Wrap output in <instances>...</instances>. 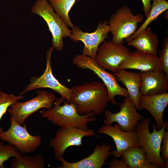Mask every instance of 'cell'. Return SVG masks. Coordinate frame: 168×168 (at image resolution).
<instances>
[{
  "label": "cell",
  "mask_w": 168,
  "mask_h": 168,
  "mask_svg": "<svg viewBox=\"0 0 168 168\" xmlns=\"http://www.w3.org/2000/svg\"><path fill=\"white\" fill-rule=\"evenodd\" d=\"M131 52L130 49L123 44H115L111 40L105 41L98 48L95 59L102 68L114 73L119 70L120 66Z\"/></svg>",
  "instance_id": "obj_10"
},
{
  "label": "cell",
  "mask_w": 168,
  "mask_h": 168,
  "mask_svg": "<svg viewBox=\"0 0 168 168\" xmlns=\"http://www.w3.org/2000/svg\"><path fill=\"white\" fill-rule=\"evenodd\" d=\"M55 12L63 20L68 27L74 25L69 16V12L76 0H48Z\"/></svg>",
  "instance_id": "obj_24"
},
{
  "label": "cell",
  "mask_w": 168,
  "mask_h": 168,
  "mask_svg": "<svg viewBox=\"0 0 168 168\" xmlns=\"http://www.w3.org/2000/svg\"><path fill=\"white\" fill-rule=\"evenodd\" d=\"M117 80L122 83L126 87L128 97L133 102L137 110H139L142 96L140 92L141 78L140 73L129 72L120 69L114 73Z\"/></svg>",
  "instance_id": "obj_19"
},
{
  "label": "cell",
  "mask_w": 168,
  "mask_h": 168,
  "mask_svg": "<svg viewBox=\"0 0 168 168\" xmlns=\"http://www.w3.org/2000/svg\"><path fill=\"white\" fill-rule=\"evenodd\" d=\"M128 168H158L156 165L148 162L146 154L139 145L129 147L121 155Z\"/></svg>",
  "instance_id": "obj_21"
},
{
  "label": "cell",
  "mask_w": 168,
  "mask_h": 168,
  "mask_svg": "<svg viewBox=\"0 0 168 168\" xmlns=\"http://www.w3.org/2000/svg\"><path fill=\"white\" fill-rule=\"evenodd\" d=\"M108 164L109 166L108 168H128L126 162L122 157L120 160H118L114 157Z\"/></svg>",
  "instance_id": "obj_29"
},
{
  "label": "cell",
  "mask_w": 168,
  "mask_h": 168,
  "mask_svg": "<svg viewBox=\"0 0 168 168\" xmlns=\"http://www.w3.org/2000/svg\"><path fill=\"white\" fill-rule=\"evenodd\" d=\"M167 123L165 122L163 127L159 130H157L156 125L153 124V131L151 133L149 130L150 118L146 117L139 122L135 129L138 145L146 152L148 162L156 165L158 168H165V163L161 156L160 149Z\"/></svg>",
  "instance_id": "obj_3"
},
{
  "label": "cell",
  "mask_w": 168,
  "mask_h": 168,
  "mask_svg": "<svg viewBox=\"0 0 168 168\" xmlns=\"http://www.w3.org/2000/svg\"><path fill=\"white\" fill-rule=\"evenodd\" d=\"M160 69L168 77V36L164 39L161 49L159 52Z\"/></svg>",
  "instance_id": "obj_27"
},
{
  "label": "cell",
  "mask_w": 168,
  "mask_h": 168,
  "mask_svg": "<svg viewBox=\"0 0 168 168\" xmlns=\"http://www.w3.org/2000/svg\"><path fill=\"white\" fill-rule=\"evenodd\" d=\"M65 100L62 97L57 98L52 108L40 111L42 117L60 128L73 127L84 130L89 129L87 124L96 120L95 116L91 113L79 114L72 103L65 102L61 105Z\"/></svg>",
  "instance_id": "obj_2"
},
{
  "label": "cell",
  "mask_w": 168,
  "mask_h": 168,
  "mask_svg": "<svg viewBox=\"0 0 168 168\" xmlns=\"http://www.w3.org/2000/svg\"><path fill=\"white\" fill-rule=\"evenodd\" d=\"M112 146L110 144L103 143L101 145H97L92 153L86 157L75 162H69L63 157L57 159L62 162L58 168H101L105 165V161L112 154L110 151Z\"/></svg>",
  "instance_id": "obj_15"
},
{
  "label": "cell",
  "mask_w": 168,
  "mask_h": 168,
  "mask_svg": "<svg viewBox=\"0 0 168 168\" xmlns=\"http://www.w3.org/2000/svg\"><path fill=\"white\" fill-rule=\"evenodd\" d=\"M141 14L134 15L126 5L119 8L110 16L108 22L113 37L112 42L123 44L124 40L133 35L137 30L138 24L143 22Z\"/></svg>",
  "instance_id": "obj_5"
},
{
  "label": "cell",
  "mask_w": 168,
  "mask_h": 168,
  "mask_svg": "<svg viewBox=\"0 0 168 168\" xmlns=\"http://www.w3.org/2000/svg\"><path fill=\"white\" fill-rule=\"evenodd\" d=\"M163 144L161 146L160 152L161 157L165 164V168H168V131H166L162 139Z\"/></svg>",
  "instance_id": "obj_28"
},
{
  "label": "cell",
  "mask_w": 168,
  "mask_h": 168,
  "mask_svg": "<svg viewBox=\"0 0 168 168\" xmlns=\"http://www.w3.org/2000/svg\"><path fill=\"white\" fill-rule=\"evenodd\" d=\"M40 0V1H45L47 0Z\"/></svg>",
  "instance_id": "obj_31"
},
{
  "label": "cell",
  "mask_w": 168,
  "mask_h": 168,
  "mask_svg": "<svg viewBox=\"0 0 168 168\" xmlns=\"http://www.w3.org/2000/svg\"><path fill=\"white\" fill-rule=\"evenodd\" d=\"M160 69L159 57L135 51L131 52L121 63L120 69H134L142 72Z\"/></svg>",
  "instance_id": "obj_18"
},
{
  "label": "cell",
  "mask_w": 168,
  "mask_h": 168,
  "mask_svg": "<svg viewBox=\"0 0 168 168\" xmlns=\"http://www.w3.org/2000/svg\"><path fill=\"white\" fill-rule=\"evenodd\" d=\"M54 47L52 46L46 52V66L43 74L40 76H33L30 79V83L20 95L37 89L48 88L60 94L68 102H70L72 96L71 88L61 84L54 76L51 65V58Z\"/></svg>",
  "instance_id": "obj_9"
},
{
  "label": "cell",
  "mask_w": 168,
  "mask_h": 168,
  "mask_svg": "<svg viewBox=\"0 0 168 168\" xmlns=\"http://www.w3.org/2000/svg\"><path fill=\"white\" fill-rule=\"evenodd\" d=\"M95 135H97L91 129L84 130L73 127L60 128L50 140L49 145L53 148L55 157L57 158L63 156L68 147L82 145L84 137Z\"/></svg>",
  "instance_id": "obj_13"
},
{
  "label": "cell",
  "mask_w": 168,
  "mask_h": 168,
  "mask_svg": "<svg viewBox=\"0 0 168 168\" xmlns=\"http://www.w3.org/2000/svg\"><path fill=\"white\" fill-rule=\"evenodd\" d=\"M117 104L120 110L118 112L113 113L109 110L105 111V125H111L116 122L122 131H135L138 124L144 117L138 113L133 102L128 96L125 97L123 102Z\"/></svg>",
  "instance_id": "obj_11"
},
{
  "label": "cell",
  "mask_w": 168,
  "mask_h": 168,
  "mask_svg": "<svg viewBox=\"0 0 168 168\" xmlns=\"http://www.w3.org/2000/svg\"><path fill=\"white\" fill-rule=\"evenodd\" d=\"M97 133L111 137L116 147V150L113 151L114 157H121L122 152L127 148L138 146V139L135 131H124L122 130L118 124L102 126L97 130Z\"/></svg>",
  "instance_id": "obj_14"
},
{
  "label": "cell",
  "mask_w": 168,
  "mask_h": 168,
  "mask_svg": "<svg viewBox=\"0 0 168 168\" xmlns=\"http://www.w3.org/2000/svg\"><path fill=\"white\" fill-rule=\"evenodd\" d=\"M152 7L146 19L133 35L125 40L127 41L135 38L161 14L168 9V2L166 0H152Z\"/></svg>",
  "instance_id": "obj_22"
},
{
  "label": "cell",
  "mask_w": 168,
  "mask_h": 168,
  "mask_svg": "<svg viewBox=\"0 0 168 168\" xmlns=\"http://www.w3.org/2000/svg\"><path fill=\"white\" fill-rule=\"evenodd\" d=\"M139 73L141 78L140 92L142 96H152L167 92L168 77L162 71L158 69Z\"/></svg>",
  "instance_id": "obj_16"
},
{
  "label": "cell",
  "mask_w": 168,
  "mask_h": 168,
  "mask_svg": "<svg viewBox=\"0 0 168 168\" xmlns=\"http://www.w3.org/2000/svg\"><path fill=\"white\" fill-rule=\"evenodd\" d=\"M31 11L45 21L52 35V46L57 51H62L64 46L63 39L69 37L71 34L65 23L47 0H37Z\"/></svg>",
  "instance_id": "obj_4"
},
{
  "label": "cell",
  "mask_w": 168,
  "mask_h": 168,
  "mask_svg": "<svg viewBox=\"0 0 168 168\" xmlns=\"http://www.w3.org/2000/svg\"><path fill=\"white\" fill-rule=\"evenodd\" d=\"M24 98L23 95L15 96L13 94H8L0 91V138L3 132L2 128L0 126V122L2 118L6 113L9 106L12 104Z\"/></svg>",
  "instance_id": "obj_25"
},
{
  "label": "cell",
  "mask_w": 168,
  "mask_h": 168,
  "mask_svg": "<svg viewBox=\"0 0 168 168\" xmlns=\"http://www.w3.org/2000/svg\"><path fill=\"white\" fill-rule=\"evenodd\" d=\"M72 96L69 103L75 106L80 115L91 113L95 116L103 112L110 101L107 88L98 81L72 87Z\"/></svg>",
  "instance_id": "obj_1"
},
{
  "label": "cell",
  "mask_w": 168,
  "mask_h": 168,
  "mask_svg": "<svg viewBox=\"0 0 168 168\" xmlns=\"http://www.w3.org/2000/svg\"><path fill=\"white\" fill-rule=\"evenodd\" d=\"M21 153L13 145L4 144L3 141L0 142V168H5L3 163L11 157H18Z\"/></svg>",
  "instance_id": "obj_26"
},
{
  "label": "cell",
  "mask_w": 168,
  "mask_h": 168,
  "mask_svg": "<svg viewBox=\"0 0 168 168\" xmlns=\"http://www.w3.org/2000/svg\"><path fill=\"white\" fill-rule=\"evenodd\" d=\"M71 29L70 38L74 42L82 41L84 45L82 54L94 58H95L100 44L105 41L110 32L106 21H100L96 30L92 33L84 32L76 26L74 25Z\"/></svg>",
  "instance_id": "obj_12"
},
{
  "label": "cell",
  "mask_w": 168,
  "mask_h": 168,
  "mask_svg": "<svg viewBox=\"0 0 168 168\" xmlns=\"http://www.w3.org/2000/svg\"><path fill=\"white\" fill-rule=\"evenodd\" d=\"M10 119L9 128L2 133L0 138L14 146L21 154L33 152L41 143V136L30 135L25 124L23 126L20 125L10 117Z\"/></svg>",
  "instance_id": "obj_8"
},
{
  "label": "cell",
  "mask_w": 168,
  "mask_h": 168,
  "mask_svg": "<svg viewBox=\"0 0 168 168\" xmlns=\"http://www.w3.org/2000/svg\"><path fill=\"white\" fill-rule=\"evenodd\" d=\"M36 93L35 97L24 102L16 101L8 109L10 117L20 125L25 124L26 119L39 110L52 108L57 99L55 95L49 91L38 90Z\"/></svg>",
  "instance_id": "obj_6"
},
{
  "label": "cell",
  "mask_w": 168,
  "mask_h": 168,
  "mask_svg": "<svg viewBox=\"0 0 168 168\" xmlns=\"http://www.w3.org/2000/svg\"><path fill=\"white\" fill-rule=\"evenodd\" d=\"M128 42L129 45L135 47L138 51L157 55L159 43L158 37L152 32L149 26Z\"/></svg>",
  "instance_id": "obj_20"
},
{
  "label": "cell",
  "mask_w": 168,
  "mask_h": 168,
  "mask_svg": "<svg viewBox=\"0 0 168 168\" xmlns=\"http://www.w3.org/2000/svg\"><path fill=\"white\" fill-rule=\"evenodd\" d=\"M72 61L73 64L78 68L92 71L101 79L107 89L110 101L113 104H117L115 100V96L119 95L124 97L128 96L127 89L119 85L114 75L107 72L101 68L95 58L82 54L75 56Z\"/></svg>",
  "instance_id": "obj_7"
},
{
  "label": "cell",
  "mask_w": 168,
  "mask_h": 168,
  "mask_svg": "<svg viewBox=\"0 0 168 168\" xmlns=\"http://www.w3.org/2000/svg\"><path fill=\"white\" fill-rule=\"evenodd\" d=\"M168 103V93L150 96H141L139 110L145 109L153 117L156 123V129L160 130L165 122L163 118V114Z\"/></svg>",
  "instance_id": "obj_17"
},
{
  "label": "cell",
  "mask_w": 168,
  "mask_h": 168,
  "mask_svg": "<svg viewBox=\"0 0 168 168\" xmlns=\"http://www.w3.org/2000/svg\"><path fill=\"white\" fill-rule=\"evenodd\" d=\"M143 5V11L145 17L147 16L152 7L151 2L152 0H141Z\"/></svg>",
  "instance_id": "obj_30"
},
{
  "label": "cell",
  "mask_w": 168,
  "mask_h": 168,
  "mask_svg": "<svg viewBox=\"0 0 168 168\" xmlns=\"http://www.w3.org/2000/svg\"><path fill=\"white\" fill-rule=\"evenodd\" d=\"M166 0V1H168V0Z\"/></svg>",
  "instance_id": "obj_32"
},
{
  "label": "cell",
  "mask_w": 168,
  "mask_h": 168,
  "mask_svg": "<svg viewBox=\"0 0 168 168\" xmlns=\"http://www.w3.org/2000/svg\"><path fill=\"white\" fill-rule=\"evenodd\" d=\"M45 160L41 155L28 156L21 154L18 157H14L11 161L10 168H44Z\"/></svg>",
  "instance_id": "obj_23"
}]
</instances>
